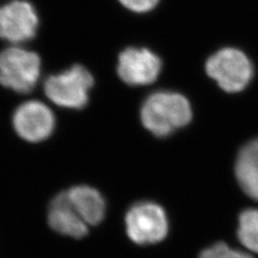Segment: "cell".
I'll return each mask as SVG.
<instances>
[{
  "instance_id": "1",
  "label": "cell",
  "mask_w": 258,
  "mask_h": 258,
  "mask_svg": "<svg viewBox=\"0 0 258 258\" xmlns=\"http://www.w3.org/2000/svg\"><path fill=\"white\" fill-rule=\"evenodd\" d=\"M192 111L186 97L174 92H157L149 96L141 108L143 126L157 137H167L186 126Z\"/></svg>"
},
{
  "instance_id": "2",
  "label": "cell",
  "mask_w": 258,
  "mask_h": 258,
  "mask_svg": "<svg viewBox=\"0 0 258 258\" xmlns=\"http://www.w3.org/2000/svg\"><path fill=\"white\" fill-rule=\"evenodd\" d=\"M41 75V58L32 51L12 46L0 52V84L20 93H30Z\"/></svg>"
},
{
  "instance_id": "3",
  "label": "cell",
  "mask_w": 258,
  "mask_h": 258,
  "mask_svg": "<svg viewBox=\"0 0 258 258\" xmlns=\"http://www.w3.org/2000/svg\"><path fill=\"white\" fill-rule=\"evenodd\" d=\"M94 78L85 67L75 64L58 75L48 77L44 93L53 103L67 109H82L88 102Z\"/></svg>"
},
{
  "instance_id": "4",
  "label": "cell",
  "mask_w": 258,
  "mask_h": 258,
  "mask_svg": "<svg viewBox=\"0 0 258 258\" xmlns=\"http://www.w3.org/2000/svg\"><path fill=\"white\" fill-rule=\"evenodd\" d=\"M128 238L139 245L155 244L163 241L169 231L165 210L152 201H140L128 209L125 216Z\"/></svg>"
},
{
  "instance_id": "5",
  "label": "cell",
  "mask_w": 258,
  "mask_h": 258,
  "mask_svg": "<svg viewBox=\"0 0 258 258\" xmlns=\"http://www.w3.org/2000/svg\"><path fill=\"white\" fill-rule=\"evenodd\" d=\"M206 71L228 93L243 91L253 78V64L247 56L233 47H225L207 61Z\"/></svg>"
},
{
  "instance_id": "6",
  "label": "cell",
  "mask_w": 258,
  "mask_h": 258,
  "mask_svg": "<svg viewBox=\"0 0 258 258\" xmlns=\"http://www.w3.org/2000/svg\"><path fill=\"white\" fill-rule=\"evenodd\" d=\"M39 16L27 0H12L0 7V38L20 44L30 41L37 35Z\"/></svg>"
},
{
  "instance_id": "7",
  "label": "cell",
  "mask_w": 258,
  "mask_h": 258,
  "mask_svg": "<svg viewBox=\"0 0 258 258\" xmlns=\"http://www.w3.org/2000/svg\"><path fill=\"white\" fill-rule=\"evenodd\" d=\"M12 124L20 138L38 143L50 138L55 129V116L43 102L30 100L22 103L13 113Z\"/></svg>"
},
{
  "instance_id": "8",
  "label": "cell",
  "mask_w": 258,
  "mask_h": 258,
  "mask_svg": "<svg viewBox=\"0 0 258 258\" xmlns=\"http://www.w3.org/2000/svg\"><path fill=\"white\" fill-rule=\"evenodd\" d=\"M160 70V58L148 48L128 47L118 56L117 74L128 85L143 86L155 82Z\"/></svg>"
},
{
  "instance_id": "9",
  "label": "cell",
  "mask_w": 258,
  "mask_h": 258,
  "mask_svg": "<svg viewBox=\"0 0 258 258\" xmlns=\"http://www.w3.org/2000/svg\"><path fill=\"white\" fill-rule=\"evenodd\" d=\"M47 223L54 231L70 238L81 239L88 233V225L72 206L66 190L58 192L51 200L47 210Z\"/></svg>"
},
{
  "instance_id": "10",
  "label": "cell",
  "mask_w": 258,
  "mask_h": 258,
  "mask_svg": "<svg viewBox=\"0 0 258 258\" xmlns=\"http://www.w3.org/2000/svg\"><path fill=\"white\" fill-rule=\"evenodd\" d=\"M79 215L88 226L99 225L106 215V200L98 189L88 185H77L66 190Z\"/></svg>"
},
{
  "instance_id": "11",
  "label": "cell",
  "mask_w": 258,
  "mask_h": 258,
  "mask_svg": "<svg viewBox=\"0 0 258 258\" xmlns=\"http://www.w3.org/2000/svg\"><path fill=\"white\" fill-rule=\"evenodd\" d=\"M235 170L241 189L249 198L258 201V139L241 149Z\"/></svg>"
},
{
  "instance_id": "12",
  "label": "cell",
  "mask_w": 258,
  "mask_h": 258,
  "mask_svg": "<svg viewBox=\"0 0 258 258\" xmlns=\"http://www.w3.org/2000/svg\"><path fill=\"white\" fill-rule=\"evenodd\" d=\"M237 236L247 249L258 254V209H246L239 215Z\"/></svg>"
},
{
  "instance_id": "13",
  "label": "cell",
  "mask_w": 258,
  "mask_h": 258,
  "mask_svg": "<svg viewBox=\"0 0 258 258\" xmlns=\"http://www.w3.org/2000/svg\"><path fill=\"white\" fill-rule=\"evenodd\" d=\"M198 258H253L249 254L230 248L224 242L217 243L205 248L198 256Z\"/></svg>"
},
{
  "instance_id": "14",
  "label": "cell",
  "mask_w": 258,
  "mask_h": 258,
  "mask_svg": "<svg viewBox=\"0 0 258 258\" xmlns=\"http://www.w3.org/2000/svg\"><path fill=\"white\" fill-rule=\"evenodd\" d=\"M158 2L159 0H119V3L127 9L138 13L148 12L154 9Z\"/></svg>"
}]
</instances>
